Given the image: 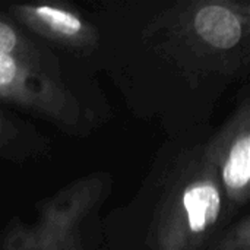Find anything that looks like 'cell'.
<instances>
[{
    "mask_svg": "<svg viewBox=\"0 0 250 250\" xmlns=\"http://www.w3.org/2000/svg\"><path fill=\"white\" fill-rule=\"evenodd\" d=\"M103 3L94 12L105 59L132 107L183 132L208 119L218 98L242 78L250 62V3L246 0H176Z\"/></svg>",
    "mask_w": 250,
    "mask_h": 250,
    "instance_id": "1",
    "label": "cell"
},
{
    "mask_svg": "<svg viewBox=\"0 0 250 250\" xmlns=\"http://www.w3.org/2000/svg\"><path fill=\"white\" fill-rule=\"evenodd\" d=\"M145 193L154 199L145 250H205L234 218L204 149V139L182 142L157 166Z\"/></svg>",
    "mask_w": 250,
    "mask_h": 250,
    "instance_id": "2",
    "label": "cell"
},
{
    "mask_svg": "<svg viewBox=\"0 0 250 250\" xmlns=\"http://www.w3.org/2000/svg\"><path fill=\"white\" fill-rule=\"evenodd\" d=\"M110 176L82 177L40 204L32 224L12 223L0 236V250H83L81 226L108 189Z\"/></svg>",
    "mask_w": 250,
    "mask_h": 250,
    "instance_id": "3",
    "label": "cell"
},
{
    "mask_svg": "<svg viewBox=\"0 0 250 250\" xmlns=\"http://www.w3.org/2000/svg\"><path fill=\"white\" fill-rule=\"evenodd\" d=\"M0 101L47 120L69 135L88 133L95 117L72 85L40 75L3 53H0Z\"/></svg>",
    "mask_w": 250,
    "mask_h": 250,
    "instance_id": "4",
    "label": "cell"
},
{
    "mask_svg": "<svg viewBox=\"0 0 250 250\" xmlns=\"http://www.w3.org/2000/svg\"><path fill=\"white\" fill-rule=\"evenodd\" d=\"M204 149L224 192L230 215L237 220L250 198V97L248 86L227 120L208 138Z\"/></svg>",
    "mask_w": 250,
    "mask_h": 250,
    "instance_id": "5",
    "label": "cell"
},
{
    "mask_svg": "<svg viewBox=\"0 0 250 250\" xmlns=\"http://www.w3.org/2000/svg\"><path fill=\"white\" fill-rule=\"evenodd\" d=\"M4 13L37 37L75 54V57L91 59L97 54L98 28L66 4H7Z\"/></svg>",
    "mask_w": 250,
    "mask_h": 250,
    "instance_id": "6",
    "label": "cell"
},
{
    "mask_svg": "<svg viewBox=\"0 0 250 250\" xmlns=\"http://www.w3.org/2000/svg\"><path fill=\"white\" fill-rule=\"evenodd\" d=\"M0 53L9 54L25 66L32 69L34 72L44 75L56 82L67 83L69 79L66 78L64 69L59 60V57L51 51L48 47H42L29 38L21 28L13 23V21L6 19L0 13Z\"/></svg>",
    "mask_w": 250,
    "mask_h": 250,
    "instance_id": "7",
    "label": "cell"
},
{
    "mask_svg": "<svg viewBox=\"0 0 250 250\" xmlns=\"http://www.w3.org/2000/svg\"><path fill=\"white\" fill-rule=\"evenodd\" d=\"M47 149V139L34 126L0 107V160L25 161Z\"/></svg>",
    "mask_w": 250,
    "mask_h": 250,
    "instance_id": "8",
    "label": "cell"
},
{
    "mask_svg": "<svg viewBox=\"0 0 250 250\" xmlns=\"http://www.w3.org/2000/svg\"><path fill=\"white\" fill-rule=\"evenodd\" d=\"M205 250H250V215L243 212L227 226Z\"/></svg>",
    "mask_w": 250,
    "mask_h": 250,
    "instance_id": "9",
    "label": "cell"
}]
</instances>
